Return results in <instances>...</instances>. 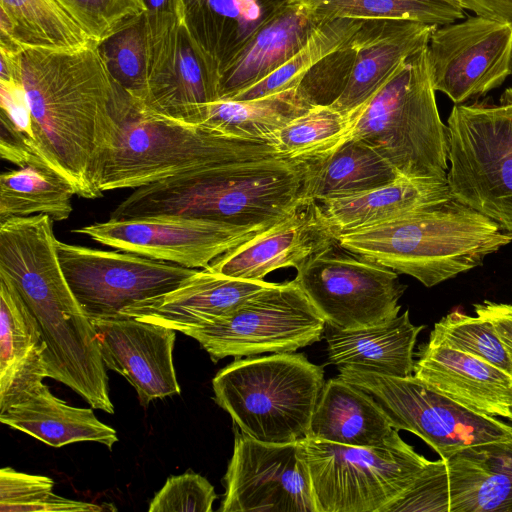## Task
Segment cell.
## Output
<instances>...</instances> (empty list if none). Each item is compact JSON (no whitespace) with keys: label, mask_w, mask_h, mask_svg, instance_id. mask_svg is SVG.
<instances>
[{"label":"cell","mask_w":512,"mask_h":512,"mask_svg":"<svg viewBox=\"0 0 512 512\" xmlns=\"http://www.w3.org/2000/svg\"><path fill=\"white\" fill-rule=\"evenodd\" d=\"M324 384L323 369L294 352L235 359L212 380L215 402L238 429L268 444L309 436Z\"/></svg>","instance_id":"obj_6"},{"label":"cell","mask_w":512,"mask_h":512,"mask_svg":"<svg viewBox=\"0 0 512 512\" xmlns=\"http://www.w3.org/2000/svg\"><path fill=\"white\" fill-rule=\"evenodd\" d=\"M338 370V377L375 399L394 429L417 435L441 459L469 446L512 439V425L457 403L414 375L400 378L350 366Z\"/></svg>","instance_id":"obj_9"},{"label":"cell","mask_w":512,"mask_h":512,"mask_svg":"<svg viewBox=\"0 0 512 512\" xmlns=\"http://www.w3.org/2000/svg\"><path fill=\"white\" fill-rule=\"evenodd\" d=\"M291 1L296 2V3H300V4H303L305 6L310 7V6H314V5H317L319 3L325 2L327 0H291ZM424 1L450 2V3L458 4L454 0H424Z\"/></svg>","instance_id":"obj_48"},{"label":"cell","mask_w":512,"mask_h":512,"mask_svg":"<svg viewBox=\"0 0 512 512\" xmlns=\"http://www.w3.org/2000/svg\"><path fill=\"white\" fill-rule=\"evenodd\" d=\"M413 375L475 412L508 418L512 376L482 359L428 341L419 349Z\"/></svg>","instance_id":"obj_20"},{"label":"cell","mask_w":512,"mask_h":512,"mask_svg":"<svg viewBox=\"0 0 512 512\" xmlns=\"http://www.w3.org/2000/svg\"><path fill=\"white\" fill-rule=\"evenodd\" d=\"M446 125L452 196L512 236V87L454 104Z\"/></svg>","instance_id":"obj_7"},{"label":"cell","mask_w":512,"mask_h":512,"mask_svg":"<svg viewBox=\"0 0 512 512\" xmlns=\"http://www.w3.org/2000/svg\"><path fill=\"white\" fill-rule=\"evenodd\" d=\"M0 110L2 159L18 167L38 166L60 174L39 144L23 82L0 81Z\"/></svg>","instance_id":"obj_36"},{"label":"cell","mask_w":512,"mask_h":512,"mask_svg":"<svg viewBox=\"0 0 512 512\" xmlns=\"http://www.w3.org/2000/svg\"><path fill=\"white\" fill-rule=\"evenodd\" d=\"M437 25L393 19H364L357 31L361 45L348 83L331 105L351 114L387 80L398 64L428 44Z\"/></svg>","instance_id":"obj_23"},{"label":"cell","mask_w":512,"mask_h":512,"mask_svg":"<svg viewBox=\"0 0 512 512\" xmlns=\"http://www.w3.org/2000/svg\"><path fill=\"white\" fill-rule=\"evenodd\" d=\"M22 52H12V51L0 48V59H1L0 80L1 81L23 82Z\"/></svg>","instance_id":"obj_47"},{"label":"cell","mask_w":512,"mask_h":512,"mask_svg":"<svg viewBox=\"0 0 512 512\" xmlns=\"http://www.w3.org/2000/svg\"><path fill=\"white\" fill-rule=\"evenodd\" d=\"M289 0H184V25L218 88L224 71Z\"/></svg>","instance_id":"obj_21"},{"label":"cell","mask_w":512,"mask_h":512,"mask_svg":"<svg viewBox=\"0 0 512 512\" xmlns=\"http://www.w3.org/2000/svg\"><path fill=\"white\" fill-rule=\"evenodd\" d=\"M272 284L198 269L174 290L133 304L123 309L122 315L184 333L227 317Z\"/></svg>","instance_id":"obj_19"},{"label":"cell","mask_w":512,"mask_h":512,"mask_svg":"<svg viewBox=\"0 0 512 512\" xmlns=\"http://www.w3.org/2000/svg\"><path fill=\"white\" fill-rule=\"evenodd\" d=\"M0 421L56 448L92 441L112 450L118 441L115 429L101 422L91 408L68 405L43 383L18 403L0 411Z\"/></svg>","instance_id":"obj_29"},{"label":"cell","mask_w":512,"mask_h":512,"mask_svg":"<svg viewBox=\"0 0 512 512\" xmlns=\"http://www.w3.org/2000/svg\"><path fill=\"white\" fill-rule=\"evenodd\" d=\"M148 68L150 71L171 48L184 21V0H144Z\"/></svg>","instance_id":"obj_44"},{"label":"cell","mask_w":512,"mask_h":512,"mask_svg":"<svg viewBox=\"0 0 512 512\" xmlns=\"http://www.w3.org/2000/svg\"><path fill=\"white\" fill-rule=\"evenodd\" d=\"M423 328L411 323L408 310L371 327L341 330L326 324L329 363L393 377L412 376L414 346Z\"/></svg>","instance_id":"obj_28"},{"label":"cell","mask_w":512,"mask_h":512,"mask_svg":"<svg viewBox=\"0 0 512 512\" xmlns=\"http://www.w3.org/2000/svg\"><path fill=\"white\" fill-rule=\"evenodd\" d=\"M473 307L476 315L492 323L512 358V304L484 300Z\"/></svg>","instance_id":"obj_45"},{"label":"cell","mask_w":512,"mask_h":512,"mask_svg":"<svg viewBox=\"0 0 512 512\" xmlns=\"http://www.w3.org/2000/svg\"><path fill=\"white\" fill-rule=\"evenodd\" d=\"M312 159L236 162L167 178L134 189L110 218L182 216L266 229L310 200Z\"/></svg>","instance_id":"obj_2"},{"label":"cell","mask_w":512,"mask_h":512,"mask_svg":"<svg viewBox=\"0 0 512 512\" xmlns=\"http://www.w3.org/2000/svg\"><path fill=\"white\" fill-rule=\"evenodd\" d=\"M385 512H512V439L429 461Z\"/></svg>","instance_id":"obj_12"},{"label":"cell","mask_w":512,"mask_h":512,"mask_svg":"<svg viewBox=\"0 0 512 512\" xmlns=\"http://www.w3.org/2000/svg\"><path fill=\"white\" fill-rule=\"evenodd\" d=\"M54 481L43 475L0 470L1 512H100L97 504L68 499L53 493Z\"/></svg>","instance_id":"obj_40"},{"label":"cell","mask_w":512,"mask_h":512,"mask_svg":"<svg viewBox=\"0 0 512 512\" xmlns=\"http://www.w3.org/2000/svg\"><path fill=\"white\" fill-rule=\"evenodd\" d=\"M363 21L364 19L353 18L321 21L305 44L284 64L231 99L251 100L298 85L304 75L320 60L349 42Z\"/></svg>","instance_id":"obj_34"},{"label":"cell","mask_w":512,"mask_h":512,"mask_svg":"<svg viewBox=\"0 0 512 512\" xmlns=\"http://www.w3.org/2000/svg\"><path fill=\"white\" fill-rule=\"evenodd\" d=\"M22 78L39 144L77 196L95 199L117 122V85L98 44L25 49Z\"/></svg>","instance_id":"obj_1"},{"label":"cell","mask_w":512,"mask_h":512,"mask_svg":"<svg viewBox=\"0 0 512 512\" xmlns=\"http://www.w3.org/2000/svg\"><path fill=\"white\" fill-rule=\"evenodd\" d=\"M73 184L38 166H22L0 176V223L12 218L47 215L63 221L72 213Z\"/></svg>","instance_id":"obj_32"},{"label":"cell","mask_w":512,"mask_h":512,"mask_svg":"<svg viewBox=\"0 0 512 512\" xmlns=\"http://www.w3.org/2000/svg\"><path fill=\"white\" fill-rule=\"evenodd\" d=\"M326 321L296 279L252 295L227 317L183 334L197 340L213 362L263 353L295 352L322 339Z\"/></svg>","instance_id":"obj_11"},{"label":"cell","mask_w":512,"mask_h":512,"mask_svg":"<svg viewBox=\"0 0 512 512\" xmlns=\"http://www.w3.org/2000/svg\"><path fill=\"white\" fill-rule=\"evenodd\" d=\"M310 108L295 85L251 100L219 99L205 107L199 123L234 136L275 143L277 132Z\"/></svg>","instance_id":"obj_31"},{"label":"cell","mask_w":512,"mask_h":512,"mask_svg":"<svg viewBox=\"0 0 512 512\" xmlns=\"http://www.w3.org/2000/svg\"><path fill=\"white\" fill-rule=\"evenodd\" d=\"M221 512H316L300 441L268 444L235 430Z\"/></svg>","instance_id":"obj_16"},{"label":"cell","mask_w":512,"mask_h":512,"mask_svg":"<svg viewBox=\"0 0 512 512\" xmlns=\"http://www.w3.org/2000/svg\"><path fill=\"white\" fill-rule=\"evenodd\" d=\"M217 100L218 85L183 22L172 47L149 74L144 101L134 104L171 119L199 123L205 107Z\"/></svg>","instance_id":"obj_22"},{"label":"cell","mask_w":512,"mask_h":512,"mask_svg":"<svg viewBox=\"0 0 512 512\" xmlns=\"http://www.w3.org/2000/svg\"><path fill=\"white\" fill-rule=\"evenodd\" d=\"M38 323L13 284L0 276V411L48 377Z\"/></svg>","instance_id":"obj_24"},{"label":"cell","mask_w":512,"mask_h":512,"mask_svg":"<svg viewBox=\"0 0 512 512\" xmlns=\"http://www.w3.org/2000/svg\"><path fill=\"white\" fill-rule=\"evenodd\" d=\"M400 176L374 147L349 136L312 159L307 198L322 201L352 196L381 187Z\"/></svg>","instance_id":"obj_30"},{"label":"cell","mask_w":512,"mask_h":512,"mask_svg":"<svg viewBox=\"0 0 512 512\" xmlns=\"http://www.w3.org/2000/svg\"><path fill=\"white\" fill-rule=\"evenodd\" d=\"M22 48L73 50L94 42L58 0H0Z\"/></svg>","instance_id":"obj_33"},{"label":"cell","mask_w":512,"mask_h":512,"mask_svg":"<svg viewBox=\"0 0 512 512\" xmlns=\"http://www.w3.org/2000/svg\"><path fill=\"white\" fill-rule=\"evenodd\" d=\"M354 118L355 111L344 114L331 106H314L283 126L275 143L286 156L314 158L348 138Z\"/></svg>","instance_id":"obj_37"},{"label":"cell","mask_w":512,"mask_h":512,"mask_svg":"<svg viewBox=\"0 0 512 512\" xmlns=\"http://www.w3.org/2000/svg\"><path fill=\"white\" fill-rule=\"evenodd\" d=\"M435 92L426 44L355 110L350 136L374 147L401 176L447 179L448 127Z\"/></svg>","instance_id":"obj_5"},{"label":"cell","mask_w":512,"mask_h":512,"mask_svg":"<svg viewBox=\"0 0 512 512\" xmlns=\"http://www.w3.org/2000/svg\"><path fill=\"white\" fill-rule=\"evenodd\" d=\"M360 45L356 32L349 42L324 57L304 75L298 86L310 106H331L340 97Z\"/></svg>","instance_id":"obj_41"},{"label":"cell","mask_w":512,"mask_h":512,"mask_svg":"<svg viewBox=\"0 0 512 512\" xmlns=\"http://www.w3.org/2000/svg\"><path fill=\"white\" fill-rule=\"evenodd\" d=\"M92 41L102 43L146 12L144 0H58Z\"/></svg>","instance_id":"obj_42"},{"label":"cell","mask_w":512,"mask_h":512,"mask_svg":"<svg viewBox=\"0 0 512 512\" xmlns=\"http://www.w3.org/2000/svg\"><path fill=\"white\" fill-rule=\"evenodd\" d=\"M512 75V74H511Z\"/></svg>","instance_id":"obj_50"},{"label":"cell","mask_w":512,"mask_h":512,"mask_svg":"<svg viewBox=\"0 0 512 512\" xmlns=\"http://www.w3.org/2000/svg\"><path fill=\"white\" fill-rule=\"evenodd\" d=\"M117 88V127L100 178L102 194L229 163L289 157L272 141L146 111Z\"/></svg>","instance_id":"obj_3"},{"label":"cell","mask_w":512,"mask_h":512,"mask_svg":"<svg viewBox=\"0 0 512 512\" xmlns=\"http://www.w3.org/2000/svg\"><path fill=\"white\" fill-rule=\"evenodd\" d=\"M113 81L131 101L140 105L149 80L148 44L144 15L98 44Z\"/></svg>","instance_id":"obj_38"},{"label":"cell","mask_w":512,"mask_h":512,"mask_svg":"<svg viewBox=\"0 0 512 512\" xmlns=\"http://www.w3.org/2000/svg\"><path fill=\"white\" fill-rule=\"evenodd\" d=\"M320 22L310 8L289 0L224 71L219 99H231L279 68L305 44Z\"/></svg>","instance_id":"obj_25"},{"label":"cell","mask_w":512,"mask_h":512,"mask_svg":"<svg viewBox=\"0 0 512 512\" xmlns=\"http://www.w3.org/2000/svg\"><path fill=\"white\" fill-rule=\"evenodd\" d=\"M267 229V228H266ZM182 216L111 219L74 230L118 250L192 269H205L263 231Z\"/></svg>","instance_id":"obj_15"},{"label":"cell","mask_w":512,"mask_h":512,"mask_svg":"<svg viewBox=\"0 0 512 512\" xmlns=\"http://www.w3.org/2000/svg\"><path fill=\"white\" fill-rule=\"evenodd\" d=\"M316 512H382L429 463L397 434L382 447L300 441Z\"/></svg>","instance_id":"obj_8"},{"label":"cell","mask_w":512,"mask_h":512,"mask_svg":"<svg viewBox=\"0 0 512 512\" xmlns=\"http://www.w3.org/2000/svg\"><path fill=\"white\" fill-rule=\"evenodd\" d=\"M335 239L426 287L482 265L512 242L495 221L454 197Z\"/></svg>","instance_id":"obj_4"},{"label":"cell","mask_w":512,"mask_h":512,"mask_svg":"<svg viewBox=\"0 0 512 512\" xmlns=\"http://www.w3.org/2000/svg\"><path fill=\"white\" fill-rule=\"evenodd\" d=\"M217 499L214 487L202 475L188 471L167 478L149 505V512H211Z\"/></svg>","instance_id":"obj_43"},{"label":"cell","mask_w":512,"mask_h":512,"mask_svg":"<svg viewBox=\"0 0 512 512\" xmlns=\"http://www.w3.org/2000/svg\"><path fill=\"white\" fill-rule=\"evenodd\" d=\"M429 342L482 359L512 376V358L492 323L481 316L451 312L435 323Z\"/></svg>","instance_id":"obj_39"},{"label":"cell","mask_w":512,"mask_h":512,"mask_svg":"<svg viewBox=\"0 0 512 512\" xmlns=\"http://www.w3.org/2000/svg\"><path fill=\"white\" fill-rule=\"evenodd\" d=\"M397 434L369 393L337 377L326 381L321 390L308 437L350 446L382 447Z\"/></svg>","instance_id":"obj_27"},{"label":"cell","mask_w":512,"mask_h":512,"mask_svg":"<svg viewBox=\"0 0 512 512\" xmlns=\"http://www.w3.org/2000/svg\"><path fill=\"white\" fill-rule=\"evenodd\" d=\"M296 270V281L329 326L359 329L398 316L406 289L398 273L344 248L336 239Z\"/></svg>","instance_id":"obj_10"},{"label":"cell","mask_w":512,"mask_h":512,"mask_svg":"<svg viewBox=\"0 0 512 512\" xmlns=\"http://www.w3.org/2000/svg\"><path fill=\"white\" fill-rule=\"evenodd\" d=\"M427 57L434 90L454 104L466 103L500 87L512 74V25L474 15L438 26Z\"/></svg>","instance_id":"obj_14"},{"label":"cell","mask_w":512,"mask_h":512,"mask_svg":"<svg viewBox=\"0 0 512 512\" xmlns=\"http://www.w3.org/2000/svg\"><path fill=\"white\" fill-rule=\"evenodd\" d=\"M92 324L106 368L133 386L142 406L180 394L173 363L175 330L132 317Z\"/></svg>","instance_id":"obj_17"},{"label":"cell","mask_w":512,"mask_h":512,"mask_svg":"<svg viewBox=\"0 0 512 512\" xmlns=\"http://www.w3.org/2000/svg\"><path fill=\"white\" fill-rule=\"evenodd\" d=\"M334 239L319 202L308 200L207 268L234 278L260 281L274 270L298 268Z\"/></svg>","instance_id":"obj_18"},{"label":"cell","mask_w":512,"mask_h":512,"mask_svg":"<svg viewBox=\"0 0 512 512\" xmlns=\"http://www.w3.org/2000/svg\"><path fill=\"white\" fill-rule=\"evenodd\" d=\"M508 411H509V415H508V418L510 421H512V397H511V401H510V404H509V408H508Z\"/></svg>","instance_id":"obj_49"},{"label":"cell","mask_w":512,"mask_h":512,"mask_svg":"<svg viewBox=\"0 0 512 512\" xmlns=\"http://www.w3.org/2000/svg\"><path fill=\"white\" fill-rule=\"evenodd\" d=\"M57 251L68 285L92 323L122 318L123 309L174 290L198 270L60 240Z\"/></svg>","instance_id":"obj_13"},{"label":"cell","mask_w":512,"mask_h":512,"mask_svg":"<svg viewBox=\"0 0 512 512\" xmlns=\"http://www.w3.org/2000/svg\"><path fill=\"white\" fill-rule=\"evenodd\" d=\"M308 8L319 21L335 18L393 19L442 26L467 16L465 9L458 4L424 0H327Z\"/></svg>","instance_id":"obj_35"},{"label":"cell","mask_w":512,"mask_h":512,"mask_svg":"<svg viewBox=\"0 0 512 512\" xmlns=\"http://www.w3.org/2000/svg\"><path fill=\"white\" fill-rule=\"evenodd\" d=\"M452 197L447 179L400 176L363 193L317 202L336 236L393 220Z\"/></svg>","instance_id":"obj_26"},{"label":"cell","mask_w":512,"mask_h":512,"mask_svg":"<svg viewBox=\"0 0 512 512\" xmlns=\"http://www.w3.org/2000/svg\"><path fill=\"white\" fill-rule=\"evenodd\" d=\"M475 15L497 19L512 25V0H454Z\"/></svg>","instance_id":"obj_46"}]
</instances>
